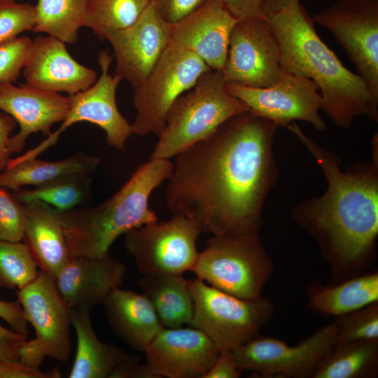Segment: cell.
I'll return each instance as SVG.
<instances>
[{"instance_id": "cell-34", "label": "cell", "mask_w": 378, "mask_h": 378, "mask_svg": "<svg viewBox=\"0 0 378 378\" xmlns=\"http://www.w3.org/2000/svg\"><path fill=\"white\" fill-rule=\"evenodd\" d=\"M36 7L19 4L15 0H0V45L23 31L34 29L36 24Z\"/></svg>"}, {"instance_id": "cell-32", "label": "cell", "mask_w": 378, "mask_h": 378, "mask_svg": "<svg viewBox=\"0 0 378 378\" xmlns=\"http://www.w3.org/2000/svg\"><path fill=\"white\" fill-rule=\"evenodd\" d=\"M38 272L24 242L0 241V288L20 289L33 281Z\"/></svg>"}, {"instance_id": "cell-36", "label": "cell", "mask_w": 378, "mask_h": 378, "mask_svg": "<svg viewBox=\"0 0 378 378\" xmlns=\"http://www.w3.org/2000/svg\"><path fill=\"white\" fill-rule=\"evenodd\" d=\"M31 41L25 36L0 45V83L16 82L24 67Z\"/></svg>"}, {"instance_id": "cell-29", "label": "cell", "mask_w": 378, "mask_h": 378, "mask_svg": "<svg viewBox=\"0 0 378 378\" xmlns=\"http://www.w3.org/2000/svg\"><path fill=\"white\" fill-rule=\"evenodd\" d=\"M88 0H38L34 33H44L65 43H74L85 27Z\"/></svg>"}, {"instance_id": "cell-12", "label": "cell", "mask_w": 378, "mask_h": 378, "mask_svg": "<svg viewBox=\"0 0 378 378\" xmlns=\"http://www.w3.org/2000/svg\"><path fill=\"white\" fill-rule=\"evenodd\" d=\"M335 343L336 327L333 322L295 346L258 335L232 351L241 372L253 371L264 377H312L318 363Z\"/></svg>"}, {"instance_id": "cell-9", "label": "cell", "mask_w": 378, "mask_h": 378, "mask_svg": "<svg viewBox=\"0 0 378 378\" xmlns=\"http://www.w3.org/2000/svg\"><path fill=\"white\" fill-rule=\"evenodd\" d=\"M202 230L192 219L173 214L125 234L124 246L143 275H178L191 271Z\"/></svg>"}, {"instance_id": "cell-21", "label": "cell", "mask_w": 378, "mask_h": 378, "mask_svg": "<svg viewBox=\"0 0 378 378\" xmlns=\"http://www.w3.org/2000/svg\"><path fill=\"white\" fill-rule=\"evenodd\" d=\"M126 272V267L109 253L98 258L71 256L54 281L71 309H90L103 304L122 285Z\"/></svg>"}, {"instance_id": "cell-16", "label": "cell", "mask_w": 378, "mask_h": 378, "mask_svg": "<svg viewBox=\"0 0 378 378\" xmlns=\"http://www.w3.org/2000/svg\"><path fill=\"white\" fill-rule=\"evenodd\" d=\"M219 348L195 328H163L145 349L150 378H203Z\"/></svg>"}, {"instance_id": "cell-15", "label": "cell", "mask_w": 378, "mask_h": 378, "mask_svg": "<svg viewBox=\"0 0 378 378\" xmlns=\"http://www.w3.org/2000/svg\"><path fill=\"white\" fill-rule=\"evenodd\" d=\"M171 24L150 4L140 17L127 28L108 33L115 59V74L134 89L153 71L170 41Z\"/></svg>"}, {"instance_id": "cell-43", "label": "cell", "mask_w": 378, "mask_h": 378, "mask_svg": "<svg viewBox=\"0 0 378 378\" xmlns=\"http://www.w3.org/2000/svg\"><path fill=\"white\" fill-rule=\"evenodd\" d=\"M46 356L43 349L35 338L31 340H25L18 353L19 361L31 368H38Z\"/></svg>"}, {"instance_id": "cell-33", "label": "cell", "mask_w": 378, "mask_h": 378, "mask_svg": "<svg viewBox=\"0 0 378 378\" xmlns=\"http://www.w3.org/2000/svg\"><path fill=\"white\" fill-rule=\"evenodd\" d=\"M334 323L335 344L378 340L377 302L340 316Z\"/></svg>"}, {"instance_id": "cell-23", "label": "cell", "mask_w": 378, "mask_h": 378, "mask_svg": "<svg viewBox=\"0 0 378 378\" xmlns=\"http://www.w3.org/2000/svg\"><path fill=\"white\" fill-rule=\"evenodd\" d=\"M103 304L111 328L134 350L144 352L164 328L151 302L144 293L117 287Z\"/></svg>"}, {"instance_id": "cell-44", "label": "cell", "mask_w": 378, "mask_h": 378, "mask_svg": "<svg viewBox=\"0 0 378 378\" xmlns=\"http://www.w3.org/2000/svg\"><path fill=\"white\" fill-rule=\"evenodd\" d=\"M17 125L16 121L7 113H0V172L3 171L10 159L8 148L10 134Z\"/></svg>"}, {"instance_id": "cell-10", "label": "cell", "mask_w": 378, "mask_h": 378, "mask_svg": "<svg viewBox=\"0 0 378 378\" xmlns=\"http://www.w3.org/2000/svg\"><path fill=\"white\" fill-rule=\"evenodd\" d=\"M113 57L107 50L100 52L98 63L101 75L88 89L69 95L70 108L60 127L38 146L17 157L18 162L36 158L55 145L68 127L80 122H88L102 128L106 133L107 144L118 150H125L127 139L134 134L132 125L120 113L116 103V90L122 80L109 74Z\"/></svg>"}, {"instance_id": "cell-30", "label": "cell", "mask_w": 378, "mask_h": 378, "mask_svg": "<svg viewBox=\"0 0 378 378\" xmlns=\"http://www.w3.org/2000/svg\"><path fill=\"white\" fill-rule=\"evenodd\" d=\"M92 175L65 176L31 189L22 188L13 194L25 205L34 202L47 204L60 212L80 206L90 195Z\"/></svg>"}, {"instance_id": "cell-5", "label": "cell", "mask_w": 378, "mask_h": 378, "mask_svg": "<svg viewBox=\"0 0 378 378\" xmlns=\"http://www.w3.org/2000/svg\"><path fill=\"white\" fill-rule=\"evenodd\" d=\"M248 111L244 102L227 92L222 71L209 69L173 104L150 158L176 157Z\"/></svg>"}, {"instance_id": "cell-1", "label": "cell", "mask_w": 378, "mask_h": 378, "mask_svg": "<svg viewBox=\"0 0 378 378\" xmlns=\"http://www.w3.org/2000/svg\"><path fill=\"white\" fill-rule=\"evenodd\" d=\"M279 127L248 111L178 154L166 190L168 209L214 236L258 234L279 174L272 148Z\"/></svg>"}, {"instance_id": "cell-28", "label": "cell", "mask_w": 378, "mask_h": 378, "mask_svg": "<svg viewBox=\"0 0 378 378\" xmlns=\"http://www.w3.org/2000/svg\"><path fill=\"white\" fill-rule=\"evenodd\" d=\"M377 364L378 340L335 344L318 363L312 377H374Z\"/></svg>"}, {"instance_id": "cell-20", "label": "cell", "mask_w": 378, "mask_h": 378, "mask_svg": "<svg viewBox=\"0 0 378 378\" xmlns=\"http://www.w3.org/2000/svg\"><path fill=\"white\" fill-rule=\"evenodd\" d=\"M237 19L221 0H210L171 24L169 46L190 51L213 70L223 71L231 31Z\"/></svg>"}, {"instance_id": "cell-25", "label": "cell", "mask_w": 378, "mask_h": 378, "mask_svg": "<svg viewBox=\"0 0 378 378\" xmlns=\"http://www.w3.org/2000/svg\"><path fill=\"white\" fill-rule=\"evenodd\" d=\"M101 162L99 157L84 153H77L58 161L32 158L0 172V187L17 191L25 186H38L68 175H93Z\"/></svg>"}, {"instance_id": "cell-40", "label": "cell", "mask_w": 378, "mask_h": 378, "mask_svg": "<svg viewBox=\"0 0 378 378\" xmlns=\"http://www.w3.org/2000/svg\"><path fill=\"white\" fill-rule=\"evenodd\" d=\"M25 340L26 335L0 324V360L19 361V349Z\"/></svg>"}, {"instance_id": "cell-4", "label": "cell", "mask_w": 378, "mask_h": 378, "mask_svg": "<svg viewBox=\"0 0 378 378\" xmlns=\"http://www.w3.org/2000/svg\"><path fill=\"white\" fill-rule=\"evenodd\" d=\"M173 168L170 159L150 158L108 199L95 206L62 212L70 255L101 257L108 253L120 235L158 221L149 207V199L169 178Z\"/></svg>"}, {"instance_id": "cell-13", "label": "cell", "mask_w": 378, "mask_h": 378, "mask_svg": "<svg viewBox=\"0 0 378 378\" xmlns=\"http://www.w3.org/2000/svg\"><path fill=\"white\" fill-rule=\"evenodd\" d=\"M222 72L227 84L254 88L269 87L280 79L283 71L279 46L265 18L237 20Z\"/></svg>"}, {"instance_id": "cell-24", "label": "cell", "mask_w": 378, "mask_h": 378, "mask_svg": "<svg viewBox=\"0 0 378 378\" xmlns=\"http://www.w3.org/2000/svg\"><path fill=\"white\" fill-rule=\"evenodd\" d=\"M88 309H71V325L77 348L69 378H111L118 367L131 356L121 349L102 342L92 326Z\"/></svg>"}, {"instance_id": "cell-22", "label": "cell", "mask_w": 378, "mask_h": 378, "mask_svg": "<svg viewBox=\"0 0 378 378\" xmlns=\"http://www.w3.org/2000/svg\"><path fill=\"white\" fill-rule=\"evenodd\" d=\"M24 206L26 219L22 241L41 271L54 280L71 258L62 212L41 202Z\"/></svg>"}, {"instance_id": "cell-7", "label": "cell", "mask_w": 378, "mask_h": 378, "mask_svg": "<svg viewBox=\"0 0 378 378\" xmlns=\"http://www.w3.org/2000/svg\"><path fill=\"white\" fill-rule=\"evenodd\" d=\"M193 301L189 325L203 332L220 350L232 349L259 335L274 314L267 299L244 300L203 281L188 280Z\"/></svg>"}, {"instance_id": "cell-31", "label": "cell", "mask_w": 378, "mask_h": 378, "mask_svg": "<svg viewBox=\"0 0 378 378\" xmlns=\"http://www.w3.org/2000/svg\"><path fill=\"white\" fill-rule=\"evenodd\" d=\"M150 0H88L85 27L101 39L132 24Z\"/></svg>"}, {"instance_id": "cell-45", "label": "cell", "mask_w": 378, "mask_h": 378, "mask_svg": "<svg viewBox=\"0 0 378 378\" xmlns=\"http://www.w3.org/2000/svg\"><path fill=\"white\" fill-rule=\"evenodd\" d=\"M298 2L300 0H262L264 18L266 15L277 13Z\"/></svg>"}, {"instance_id": "cell-11", "label": "cell", "mask_w": 378, "mask_h": 378, "mask_svg": "<svg viewBox=\"0 0 378 378\" xmlns=\"http://www.w3.org/2000/svg\"><path fill=\"white\" fill-rule=\"evenodd\" d=\"M312 18L333 34L378 102V0H336Z\"/></svg>"}, {"instance_id": "cell-2", "label": "cell", "mask_w": 378, "mask_h": 378, "mask_svg": "<svg viewBox=\"0 0 378 378\" xmlns=\"http://www.w3.org/2000/svg\"><path fill=\"white\" fill-rule=\"evenodd\" d=\"M286 127L316 158L327 180L324 194L295 207L296 222L316 238L338 270L358 267L375 248L378 235L377 163L340 169L337 157L304 134L295 122Z\"/></svg>"}, {"instance_id": "cell-38", "label": "cell", "mask_w": 378, "mask_h": 378, "mask_svg": "<svg viewBox=\"0 0 378 378\" xmlns=\"http://www.w3.org/2000/svg\"><path fill=\"white\" fill-rule=\"evenodd\" d=\"M61 374L58 369L48 372L38 368L27 366L19 361L0 360V378H58Z\"/></svg>"}, {"instance_id": "cell-6", "label": "cell", "mask_w": 378, "mask_h": 378, "mask_svg": "<svg viewBox=\"0 0 378 378\" xmlns=\"http://www.w3.org/2000/svg\"><path fill=\"white\" fill-rule=\"evenodd\" d=\"M197 278L237 298L253 300L272 272L258 234L209 239L191 270Z\"/></svg>"}, {"instance_id": "cell-3", "label": "cell", "mask_w": 378, "mask_h": 378, "mask_svg": "<svg viewBox=\"0 0 378 378\" xmlns=\"http://www.w3.org/2000/svg\"><path fill=\"white\" fill-rule=\"evenodd\" d=\"M280 49L283 72L313 80L323 99L321 110L341 128L359 116L378 120V102L364 80L346 68L318 35L314 22L300 2L265 17Z\"/></svg>"}, {"instance_id": "cell-42", "label": "cell", "mask_w": 378, "mask_h": 378, "mask_svg": "<svg viewBox=\"0 0 378 378\" xmlns=\"http://www.w3.org/2000/svg\"><path fill=\"white\" fill-rule=\"evenodd\" d=\"M228 11L237 20L262 17V0H221Z\"/></svg>"}, {"instance_id": "cell-26", "label": "cell", "mask_w": 378, "mask_h": 378, "mask_svg": "<svg viewBox=\"0 0 378 378\" xmlns=\"http://www.w3.org/2000/svg\"><path fill=\"white\" fill-rule=\"evenodd\" d=\"M139 284L164 328L189 324L193 315V301L188 280L182 274L143 275Z\"/></svg>"}, {"instance_id": "cell-41", "label": "cell", "mask_w": 378, "mask_h": 378, "mask_svg": "<svg viewBox=\"0 0 378 378\" xmlns=\"http://www.w3.org/2000/svg\"><path fill=\"white\" fill-rule=\"evenodd\" d=\"M0 318L8 323L13 330L27 336L28 322L18 301L0 300Z\"/></svg>"}, {"instance_id": "cell-18", "label": "cell", "mask_w": 378, "mask_h": 378, "mask_svg": "<svg viewBox=\"0 0 378 378\" xmlns=\"http://www.w3.org/2000/svg\"><path fill=\"white\" fill-rule=\"evenodd\" d=\"M66 43L49 35L31 43L22 69L27 83L35 88L69 95L83 91L97 80V72L75 60Z\"/></svg>"}, {"instance_id": "cell-35", "label": "cell", "mask_w": 378, "mask_h": 378, "mask_svg": "<svg viewBox=\"0 0 378 378\" xmlns=\"http://www.w3.org/2000/svg\"><path fill=\"white\" fill-rule=\"evenodd\" d=\"M25 219V206L0 187V241H22Z\"/></svg>"}, {"instance_id": "cell-19", "label": "cell", "mask_w": 378, "mask_h": 378, "mask_svg": "<svg viewBox=\"0 0 378 378\" xmlns=\"http://www.w3.org/2000/svg\"><path fill=\"white\" fill-rule=\"evenodd\" d=\"M70 108L69 96L35 88L27 83H0V110L11 116L20 131L10 137V153L20 152L28 136L41 132L49 136L52 126L62 122Z\"/></svg>"}, {"instance_id": "cell-14", "label": "cell", "mask_w": 378, "mask_h": 378, "mask_svg": "<svg viewBox=\"0 0 378 378\" xmlns=\"http://www.w3.org/2000/svg\"><path fill=\"white\" fill-rule=\"evenodd\" d=\"M227 92L244 102L253 114L270 120L280 127L294 120L310 123L318 131L326 130L321 116L323 99L316 84L302 76L283 72L274 84L254 88L227 84Z\"/></svg>"}, {"instance_id": "cell-8", "label": "cell", "mask_w": 378, "mask_h": 378, "mask_svg": "<svg viewBox=\"0 0 378 378\" xmlns=\"http://www.w3.org/2000/svg\"><path fill=\"white\" fill-rule=\"evenodd\" d=\"M209 69L196 54L169 46L146 79L134 89V134L158 137L173 104Z\"/></svg>"}, {"instance_id": "cell-27", "label": "cell", "mask_w": 378, "mask_h": 378, "mask_svg": "<svg viewBox=\"0 0 378 378\" xmlns=\"http://www.w3.org/2000/svg\"><path fill=\"white\" fill-rule=\"evenodd\" d=\"M309 306L315 311L340 316L378 301V274L368 273L335 286H310Z\"/></svg>"}, {"instance_id": "cell-37", "label": "cell", "mask_w": 378, "mask_h": 378, "mask_svg": "<svg viewBox=\"0 0 378 378\" xmlns=\"http://www.w3.org/2000/svg\"><path fill=\"white\" fill-rule=\"evenodd\" d=\"M161 17L169 24L186 18L210 0H151Z\"/></svg>"}, {"instance_id": "cell-39", "label": "cell", "mask_w": 378, "mask_h": 378, "mask_svg": "<svg viewBox=\"0 0 378 378\" xmlns=\"http://www.w3.org/2000/svg\"><path fill=\"white\" fill-rule=\"evenodd\" d=\"M241 373L232 349H225L220 350L215 363L203 378H237Z\"/></svg>"}, {"instance_id": "cell-17", "label": "cell", "mask_w": 378, "mask_h": 378, "mask_svg": "<svg viewBox=\"0 0 378 378\" xmlns=\"http://www.w3.org/2000/svg\"><path fill=\"white\" fill-rule=\"evenodd\" d=\"M17 295L46 356L66 361L71 353V309L54 280L41 271L33 281L18 289Z\"/></svg>"}]
</instances>
